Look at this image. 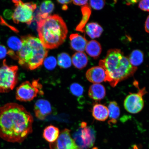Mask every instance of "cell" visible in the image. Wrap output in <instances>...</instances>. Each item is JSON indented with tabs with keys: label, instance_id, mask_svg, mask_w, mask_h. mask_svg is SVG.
<instances>
[{
	"label": "cell",
	"instance_id": "cell-1",
	"mask_svg": "<svg viewBox=\"0 0 149 149\" xmlns=\"http://www.w3.org/2000/svg\"><path fill=\"white\" fill-rule=\"evenodd\" d=\"M33 122L23 106L7 103L0 108V137L9 142L22 143L32 133Z\"/></svg>",
	"mask_w": 149,
	"mask_h": 149
},
{
	"label": "cell",
	"instance_id": "cell-2",
	"mask_svg": "<svg viewBox=\"0 0 149 149\" xmlns=\"http://www.w3.org/2000/svg\"><path fill=\"white\" fill-rule=\"evenodd\" d=\"M99 65L106 71L107 81L113 87L132 77L137 70L130 64L128 58L117 49L109 50L105 58L100 61Z\"/></svg>",
	"mask_w": 149,
	"mask_h": 149
},
{
	"label": "cell",
	"instance_id": "cell-3",
	"mask_svg": "<svg viewBox=\"0 0 149 149\" xmlns=\"http://www.w3.org/2000/svg\"><path fill=\"white\" fill-rule=\"evenodd\" d=\"M37 23L39 38L46 49L57 48L66 40L68 28L64 20L58 15L48 16Z\"/></svg>",
	"mask_w": 149,
	"mask_h": 149
},
{
	"label": "cell",
	"instance_id": "cell-4",
	"mask_svg": "<svg viewBox=\"0 0 149 149\" xmlns=\"http://www.w3.org/2000/svg\"><path fill=\"white\" fill-rule=\"evenodd\" d=\"M23 46L17 54L18 63L30 70H34L42 65L47 56L48 49L42 45L40 39L28 35L22 37Z\"/></svg>",
	"mask_w": 149,
	"mask_h": 149
},
{
	"label": "cell",
	"instance_id": "cell-5",
	"mask_svg": "<svg viewBox=\"0 0 149 149\" xmlns=\"http://www.w3.org/2000/svg\"><path fill=\"white\" fill-rule=\"evenodd\" d=\"M18 68L16 66H9L6 60L0 68V93H6L12 91L17 83Z\"/></svg>",
	"mask_w": 149,
	"mask_h": 149
},
{
	"label": "cell",
	"instance_id": "cell-6",
	"mask_svg": "<svg viewBox=\"0 0 149 149\" xmlns=\"http://www.w3.org/2000/svg\"><path fill=\"white\" fill-rule=\"evenodd\" d=\"M15 8L12 14L15 23H26L30 25L33 18V12L36 9V4L33 3H24L21 1H13Z\"/></svg>",
	"mask_w": 149,
	"mask_h": 149
},
{
	"label": "cell",
	"instance_id": "cell-7",
	"mask_svg": "<svg viewBox=\"0 0 149 149\" xmlns=\"http://www.w3.org/2000/svg\"><path fill=\"white\" fill-rule=\"evenodd\" d=\"M73 139L81 149H87L94 146L96 139V133L92 127L87 126L85 122L74 134Z\"/></svg>",
	"mask_w": 149,
	"mask_h": 149
},
{
	"label": "cell",
	"instance_id": "cell-8",
	"mask_svg": "<svg viewBox=\"0 0 149 149\" xmlns=\"http://www.w3.org/2000/svg\"><path fill=\"white\" fill-rule=\"evenodd\" d=\"M42 86L39 83L38 80H33L32 83L29 81L24 82L17 88L16 99L22 102L31 101L38 94H43Z\"/></svg>",
	"mask_w": 149,
	"mask_h": 149
},
{
	"label": "cell",
	"instance_id": "cell-9",
	"mask_svg": "<svg viewBox=\"0 0 149 149\" xmlns=\"http://www.w3.org/2000/svg\"><path fill=\"white\" fill-rule=\"evenodd\" d=\"M146 93L145 88L141 89L137 93H131L126 98L124 107L128 112L137 113L142 110L144 107L143 96Z\"/></svg>",
	"mask_w": 149,
	"mask_h": 149
},
{
	"label": "cell",
	"instance_id": "cell-10",
	"mask_svg": "<svg viewBox=\"0 0 149 149\" xmlns=\"http://www.w3.org/2000/svg\"><path fill=\"white\" fill-rule=\"evenodd\" d=\"M51 149H81L72 138L70 130L65 129L59 134L55 142L50 143Z\"/></svg>",
	"mask_w": 149,
	"mask_h": 149
},
{
	"label": "cell",
	"instance_id": "cell-11",
	"mask_svg": "<svg viewBox=\"0 0 149 149\" xmlns=\"http://www.w3.org/2000/svg\"><path fill=\"white\" fill-rule=\"evenodd\" d=\"M86 76L87 79L91 83L99 84L107 81V76L106 71L100 66L93 67L86 72Z\"/></svg>",
	"mask_w": 149,
	"mask_h": 149
},
{
	"label": "cell",
	"instance_id": "cell-12",
	"mask_svg": "<svg viewBox=\"0 0 149 149\" xmlns=\"http://www.w3.org/2000/svg\"><path fill=\"white\" fill-rule=\"evenodd\" d=\"M35 116L39 120H44L52 112V107L50 102L45 100H37L34 105Z\"/></svg>",
	"mask_w": 149,
	"mask_h": 149
},
{
	"label": "cell",
	"instance_id": "cell-13",
	"mask_svg": "<svg viewBox=\"0 0 149 149\" xmlns=\"http://www.w3.org/2000/svg\"><path fill=\"white\" fill-rule=\"evenodd\" d=\"M70 40L72 49L78 52H83L85 51L88 42L85 37L77 33H73L70 35Z\"/></svg>",
	"mask_w": 149,
	"mask_h": 149
},
{
	"label": "cell",
	"instance_id": "cell-14",
	"mask_svg": "<svg viewBox=\"0 0 149 149\" xmlns=\"http://www.w3.org/2000/svg\"><path fill=\"white\" fill-rule=\"evenodd\" d=\"M88 95L92 99L98 101L105 97L106 90L105 87L100 84H94L89 87Z\"/></svg>",
	"mask_w": 149,
	"mask_h": 149
},
{
	"label": "cell",
	"instance_id": "cell-15",
	"mask_svg": "<svg viewBox=\"0 0 149 149\" xmlns=\"http://www.w3.org/2000/svg\"><path fill=\"white\" fill-rule=\"evenodd\" d=\"M92 115L97 120L105 121L109 117L108 108L102 104H96L93 107Z\"/></svg>",
	"mask_w": 149,
	"mask_h": 149
},
{
	"label": "cell",
	"instance_id": "cell-16",
	"mask_svg": "<svg viewBox=\"0 0 149 149\" xmlns=\"http://www.w3.org/2000/svg\"><path fill=\"white\" fill-rule=\"evenodd\" d=\"M85 50L89 55L94 58L99 56L102 51L100 44L95 40H91L87 42Z\"/></svg>",
	"mask_w": 149,
	"mask_h": 149
},
{
	"label": "cell",
	"instance_id": "cell-17",
	"mask_svg": "<svg viewBox=\"0 0 149 149\" xmlns=\"http://www.w3.org/2000/svg\"><path fill=\"white\" fill-rule=\"evenodd\" d=\"M88 61L87 55L83 52H77L72 56V64L79 69H82L85 68L88 64Z\"/></svg>",
	"mask_w": 149,
	"mask_h": 149
},
{
	"label": "cell",
	"instance_id": "cell-18",
	"mask_svg": "<svg viewBox=\"0 0 149 149\" xmlns=\"http://www.w3.org/2000/svg\"><path fill=\"white\" fill-rule=\"evenodd\" d=\"M59 135L58 128L52 125L47 127L43 133L44 138L51 143L55 142L58 138Z\"/></svg>",
	"mask_w": 149,
	"mask_h": 149
},
{
	"label": "cell",
	"instance_id": "cell-19",
	"mask_svg": "<svg viewBox=\"0 0 149 149\" xmlns=\"http://www.w3.org/2000/svg\"><path fill=\"white\" fill-rule=\"evenodd\" d=\"M86 31L91 38L99 37L103 31L102 28L96 23H91L87 24L86 27Z\"/></svg>",
	"mask_w": 149,
	"mask_h": 149
},
{
	"label": "cell",
	"instance_id": "cell-20",
	"mask_svg": "<svg viewBox=\"0 0 149 149\" xmlns=\"http://www.w3.org/2000/svg\"><path fill=\"white\" fill-rule=\"evenodd\" d=\"M108 109L110 118L109 124H116L120 115V110L118 104L116 102H111L108 106Z\"/></svg>",
	"mask_w": 149,
	"mask_h": 149
},
{
	"label": "cell",
	"instance_id": "cell-21",
	"mask_svg": "<svg viewBox=\"0 0 149 149\" xmlns=\"http://www.w3.org/2000/svg\"><path fill=\"white\" fill-rule=\"evenodd\" d=\"M54 8V5L51 1H45L43 2L40 7V12L38 15V21L44 19L53 12Z\"/></svg>",
	"mask_w": 149,
	"mask_h": 149
},
{
	"label": "cell",
	"instance_id": "cell-22",
	"mask_svg": "<svg viewBox=\"0 0 149 149\" xmlns=\"http://www.w3.org/2000/svg\"><path fill=\"white\" fill-rule=\"evenodd\" d=\"M81 10L83 14V18L79 25L76 28V30L84 33V27L91 15V9L88 4L84 6L81 7Z\"/></svg>",
	"mask_w": 149,
	"mask_h": 149
},
{
	"label": "cell",
	"instance_id": "cell-23",
	"mask_svg": "<svg viewBox=\"0 0 149 149\" xmlns=\"http://www.w3.org/2000/svg\"><path fill=\"white\" fill-rule=\"evenodd\" d=\"M144 57V54L142 51L136 49L132 52L128 58L130 64L133 66L137 68L143 63Z\"/></svg>",
	"mask_w": 149,
	"mask_h": 149
},
{
	"label": "cell",
	"instance_id": "cell-24",
	"mask_svg": "<svg viewBox=\"0 0 149 149\" xmlns=\"http://www.w3.org/2000/svg\"><path fill=\"white\" fill-rule=\"evenodd\" d=\"M7 44L8 47L10 48L9 51L14 52V53L15 52H16L17 56L18 52L21 49L23 46L21 39L15 36L10 37L7 40Z\"/></svg>",
	"mask_w": 149,
	"mask_h": 149
},
{
	"label": "cell",
	"instance_id": "cell-25",
	"mask_svg": "<svg viewBox=\"0 0 149 149\" xmlns=\"http://www.w3.org/2000/svg\"><path fill=\"white\" fill-rule=\"evenodd\" d=\"M58 64L60 68H68L72 65L71 58L68 54L63 53L58 56Z\"/></svg>",
	"mask_w": 149,
	"mask_h": 149
},
{
	"label": "cell",
	"instance_id": "cell-26",
	"mask_svg": "<svg viewBox=\"0 0 149 149\" xmlns=\"http://www.w3.org/2000/svg\"><path fill=\"white\" fill-rule=\"evenodd\" d=\"M71 92L74 96L80 97L83 95L84 88L79 84L76 83L72 84L70 87Z\"/></svg>",
	"mask_w": 149,
	"mask_h": 149
},
{
	"label": "cell",
	"instance_id": "cell-27",
	"mask_svg": "<svg viewBox=\"0 0 149 149\" xmlns=\"http://www.w3.org/2000/svg\"><path fill=\"white\" fill-rule=\"evenodd\" d=\"M44 65L47 70H53L56 66V59L53 56H50L47 58L44 61Z\"/></svg>",
	"mask_w": 149,
	"mask_h": 149
},
{
	"label": "cell",
	"instance_id": "cell-28",
	"mask_svg": "<svg viewBox=\"0 0 149 149\" xmlns=\"http://www.w3.org/2000/svg\"><path fill=\"white\" fill-rule=\"evenodd\" d=\"M89 3L93 9L100 10L103 8L105 5V1H90Z\"/></svg>",
	"mask_w": 149,
	"mask_h": 149
},
{
	"label": "cell",
	"instance_id": "cell-29",
	"mask_svg": "<svg viewBox=\"0 0 149 149\" xmlns=\"http://www.w3.org/2000/svg\"><path fill=\"white\" fill-rule=\"evenodd\" d=\"M139 8L143 11L149 12V0H143L140 1Z\"/></svg>",
	"mask_w": 149,
	"mask_h": 149
},
{
	"label": "cell",
	"instance_id": "cell-30",
	"mask_svg": "<svg viewBox=\"0 0 149 149\" xmlns=\"http://www.w3.org/2000/svg\"><path fill=\"white\" fill-rule=\"evenodd\" d=\"M8 54V51L5 47L0 45V59L4 58Z\"/></svg>",
	"mask_w": 149,
	"mask_h": 149
},
{
	"label": "cell",
	"instance_id": "cell-31",
	"mask_svg": "<svg viewBox=\"0 0 149 149\" xmlns=\"http://www.w3.org/2000/svg\"><path fill=\"white\" fill-rule=\"evenodd\" d=\"M74 4L79 6H84L87 4L88 1H72Z\"/></svg>",
	"mask_w": 149,
	"mask_h": 149
},
{
	"label": "cell",
	"instance_id": "cell-32",
	"mask_svg": "<svg viewBox=\"0 0 149 149\" xmlns=\"http://www.w3.org/2000/svg\"><path fill=\"white\" fill-rule=\"evenodd\" d=\"M145 28L146 32L149 33V15L147 18L145 23Z\"/></svg>",
	"mask_w": 149,
	"mask_h": 149
},
{
	"label": "cell",
	"instance_id": "cell-33",
	"mask_svg": "<svg viewBox=\"0 0 149 149\" xmlns=\"http://www.w3.org/2000/svg\"><path fill=\"white\" fill-rule=\"evenodd\" d=\"M58 2L61 3V4L66 5L68 3L72 2V1H68V0H64V1H58Z\"/></svg>",
	"mask_w": 149,
	"mask_h": 149
},
{
	"label": "cell",
	"instance_id": "cell-34",
	"mask_svg": "<svg viewBox=\"0 0 149 149\" xmlns=\"http://www.w3.org/2000/svg\"><path fill=\"white\" fill-rule=\"evenodd\" d=\"M68 9V7L66 5H64L62 7V9L64 10H66Z\"/></svg>",
	"mask_w": 149,
	"mask_h": 149
},
{
	"label": "cell",
	"instance_id": "cell-35",
	"mask_svg": "<svg viewBox=\"0 0 149 149\" xmlns=\"http://www.w3.org/2000/svg\"><path fill=\"white\" fill-rule=\"evenodd\" d=\"M133 149H138L137 146H136V145H135L133 147Z\"/></svg>",
	"mask_w": 149,
	"mask_h": 149
}]
</instances>
